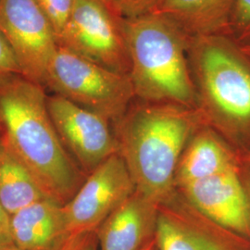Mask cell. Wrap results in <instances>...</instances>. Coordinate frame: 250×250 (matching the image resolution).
Masks as SVG:
<instances>
[{"label":"cell","instance_id":"12","mask_svg":"<svg viewBox=\"0 0 250 250\" xmlns=\"http://www.w3.org/2000/svg\"><path fill=\"white\" fill-rule=\"evenodd\" d=\"M160 205L136 190L97 229L99 250H150Z\"/></svg>","mask_w":250,"mask_h":250},{"label":"cell","instance_id":"21","mask_svg":"<svg viewBox=\"0 0 250 250\" xmlns=\"http://www.w3.org/2000/svg\"><path fill=\"white\" fill-rule=\"evenodd\" d=\"M56 250H99L97 232L92 231L69 235Z\"/></svg>","mask_w":250,"mask_h":250},{"label":"cell","instance_id":"1","mask_svg":"<svg viewBox=\"0 0 250 250\" xmlns=\"http://www.w3.org/2000/svg\"><path fill=\"white\" fill-rule=\"evenodd\" d=\"M0 142L26 166L46 194L62 205L87 176L55 129L44 86L22 75L0 80Z\"/></svg>","mask_w":250,"mask_h":250},{"label":"cell","instance_id":"2","mask_svg":"<svg viewBox=\"0 0 250 250\" xmlns=\"http://www.w3.org/2000/svg\"><path fill=\"white\" fill-rule=\"evenodd\" d=\"M115 124L119 154L135 190L161 205L175 192L180 158L191 137L206 125L197 108L142 101Z\"/></svg>","mask_w":250,"mask_h":250},{"label":"cell","instance_id":"14","mask_svg":"<svg viewBox=\"0 0 250 250\" xmlns=\"http://www.w3.org/2000/svg\"><path fill=\"white\" fill-rule=\"evenodd\" d=\"M244 158L211 127L203 125L189 140L175 173V189L189 183L232 169Z\"/></svg>","mask_w":250,"mask_h":250},{"label":"cell","instance_id":"19","mask_svg":"<svg viewBox=\"0 0 250 250\" xmlns=\"http://www.w3.org/2000/svg\"><path fill=\"white\" fill-rule=\"evenodd\" d=\"M126 19L136 18L151 13L159 0H111Z\"/></svg>","mask_w":250,"mask_h":250},{"label":"cell","instance_id":"9","mask_svg":"<svg viewBox=\"0 0 250 250\" xmlns=\"http://www.w3.org/2000/svg\"><path fill=\"white\" fill-rule=\"evenodd\" d=\"M157 250H250V239L215 223L176 191L159 207Z\"/></svg>","mask_w":250,"mask_h":250},{"label":"cell","instance_id":"15","mask_svg":"<svg viewBox=\"0 0 250 250\" xmlns=\"http://www.w3.org/2000/svg\"><path fill=\"white\" fill-rule=\"evenodd\" d=\"M233 0H159L153 12L170 20L190 36H229Z\"/></svg>","mask_w":250,"mask_h":250},{"label":"cell","instance_id":"3","mask_svg":"<svg viewBox=\"0 0 250 250\" xmlns=\"http://www.w3.org/2000/svg\"><path fill=\"white\" fill-rule=\"evenodd\" d=\"M197 109L243 158L250 157V58L224 34L190 36Z\"/></svg>","mask_w":250,"mask_h":250},{"label":"cell","instance_id":"4","mask_svg":"<svg viewBox=\"0 0 250 250\" xmlns=\"http://www.w3.org/2000/svg\"><path fill=\"white\" fill-rule=\"evenodd\" d=\"M126 29L135 98L197 108L188 59L190 36L155 12L127 19Z\"/></svg>","mask_w":250,"mask_h":250},{"label":"cell","instance_id":"25","mask_svg":"<svg viewBox=\"0 0 250 250\" xmlns=\"http://www.w3.org/2000/svg\"><path fill=\"white\" fill-rule=\"evenodd\" d=\"M241 47L242 49L244 50V52L247 54V55H248V56L250 58V44H249V45H241Z\"/></svg>","mask_w":250,"mask_h":250},{"label":"cell","instance_id":"20","mask_svg":"<svg viewBox=\"0 0 250 250\" xmlns=\"http://www.w3.org/2000/svg\"><path fill=\"white\" fill-rule=\"evenodd\" d=\"M13 75H21L16 57L0 33V80Z\"/></svg>","mask_w":250,"mask_h":250},{"label":"cell","instance_id":"17","mask_svg":"<svg viewBox=\"0 0 250 250\" xmlns=\"http://www.w3.org/2000/svg\"><path fill=\"white\" fill-rule=\"evenodd\" d=\"M229 36L239 45L250 44V0H233Z\"/></svg>","mask_w":250,"mask_h":250},{"label":"cell","instance_id":"16","mask_svg":"<svg viewBox=\"0 0 250 250\" xmlns=\"http://www.w3.org/2000/svg\"><path fill=\"white\" fill-rule=\"evenodd\" d=\"M46 197L33 173L0 142V202L8 214Z\"/></svg>","mask_w":250,"mask_h":250},{"label":"cell","instance_id":"26","mask_svg":"<svg viewBox=\"0 0 250 250\" xmlns=\"http://www.w3.org/2000/svg\"><path fill=\"white\" fill-rule=\"evenodd\" d=\"M150 250H157V248H156V246L153 248V249H151Z\"/></svg>","mask_w":250,"mask_h":250},{"label":"cell","instance_id":"11","mask_svg":"<svg viewBox=\"0 0 250 250\" xmlns=\"http://www.w3.org/2000/svg\"><path fill=\"white\" fill-rule=\"evenodd\" d=\"M241 169L189 183L176 191L202 214L250 239V205Z\"/></svg>","mask_w":250,"mask_h":250},{"label":"cell","instance_id":"13","mask_svg":"<svg viewBox=\"0 0 250 250\" xmlns=\"http://www.w3.org/2000/svg\"><path fill=\"white\" fill-rule=\"evenodd\" d=\"M12 244L21 250H56L69 236L63 205L51 197L9 215Z\"/></svg>","mask_w":250,"mask_h":250},{"label":"cell","instance_id":"8","mask_svg":"<svg viewBox=\"0 0 250 250\" xmlns=\"http://www.w3.org/2000/svg\"><path fill=\"white\" fill-rule=\"evenodd\" d=\"M135 191L119 153L87 174L72 199L63 205L69 235L97 231L109 215Z\"/></svg>","mask_w":250,"mask_h":250},{"label":"cell","instance_id":"23","mask_svg":"<svg viewBox=\"0 0 250 250\" xmlns=\"http://www.w3.org/2000/svg\"><path fill=\"white\" fill-rule=\"evenodd\" d=\"M241 175L244 186L247 191V195L249 198V205H250V160L244 159L242 164Z\"/></svg>","mask_w":250,"mask_h":250},{"label":"cell","instance_id":"6","mask_svg":"<svg viewBox=\"0 0 250 250\" xmlns=\"http://www.w3.org/2000/svg\"><path fill=\"white\" fill-rule=\"evenodd\" d=\"M126 20L111 0H75L58 43L109 70L129 74Z\"/></svg>","mask_w":250,"mask_h":250},{"label":"cell","instance_id":"27","mask_svg":"<svg viewBox=\"0 0 250 250\" xmlns=\"http://www.w3.org/2000/svg\"><path fill=\"white\" fill-rule=\"evenodd\" d=\"M244 159H248V160H250V157H249V158H244Z\"/></svg>","mask_w":250,"mask_h":250},{"label":"cell","instance_id":"10","mask_svg":"<svg viewBox=\"0 0 250 250\" xmlns=\"http://www.w3.org/2000/svg\"><path fill=\"white\" fill-rule=\"evenodd\" d=\"M47 107L63 146L86 175L119 153L115 133L105 117L58 95L47 97Z\"/></svg>","mask_w":250,"mask_h":250},{"label":"cell","instance_id":"18","mask_svg":"<svg viewBox=\"0 0 250 250\" xmlns=\"http://www.w3.org/2000/svg\"><path fill=\"white\" fill-rule=\"evenodd\" d=\"M45 12L58 37L62 34L69 16L72 12L75 0H36Z\"/></svg>","mask_w":250,"mask_h":250},{"label":"cell","instance_id":"24","mask_svg":"<svg viewBox=\"0 0 250 250\" xmlns=\"http://www.w3.org/2000/svg\"><path fill=\"white\" fill-rule=\"evenodd\" d=\"M0 250H21L18 249L17 247H15L13 244L10 245H4V246H0Z\"/></svg>","mask_w":250,"mask_h":250},{"label":"cell","instance_id":"22","mask_svg":"<svg viewBox=\"0 0 250 250\" xmlns=\"http://www.w3.org/2000/svg\"><path fill=\"white\" fill-rule=\"evenodd\" d=\"M12 244L9 231V215L0 202V246Z\"/></svg>","mask_w":250,"mask_h":250},{"label":"cell","instance_id":"5","mask_svg":"<svg viewBox=\"0 0 250 250\" xmlns=\"http://www.w3.org/2000/svg\"><path fill=\"white\" fill-rule=\"evenodd\" d=\"M43 86L115 123L135 98L129 74L109 70L59 45Z\"/></svg>","mask_w":250,"mask_h":250},{"label":"cell","instance_id":"7","mask_svg":"<svg viewBox=\"0 0 250 250\" xmlns=\"http://www.w3.org/2000/svg\"><path fill=\"white\" fill-rule=\"evenodd\" d=\"M0 33L15 55L21 75L43 86L59 43L37 1L0 0Z\"/></svg>","mask_w":250,"mask_h":250}]
</instances>
